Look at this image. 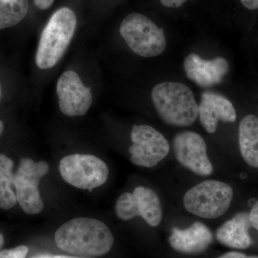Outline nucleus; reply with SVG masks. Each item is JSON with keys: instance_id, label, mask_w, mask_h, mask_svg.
<instances>
[{"instance_id": "obj_1", "label": "nucleus", "mask_w": 258, "mask_h": 258, "mask_svg": "<svg viewBox=\"0 0 258 258\" xmlns=\"http://www.w3.org/2000/svg\"><path fill=\"white\" fill-rule=\"evenodd\" d=\"M113 241L111 230L103 222L88 217L66 222L55 234L58 248L81 257L104 255L111 250Z\"/></svg>"}, {"instance_id": "obj_2", "label": "nucleus", "mask_w": 258, "mask_h": 258, "mask_svg": "<svg viewBox=\"0 0 258 258\" xmlns=\"http://www.w3.org/2000/svg\"><path fill=\"white\" fill-rule=\"evenodd\" d=\"M152 99L158 114L168 124L190 126L199 116V106L192 91L183 83L156 85L152 91Z\"/></svg>"}, {"instance_id": "obj_3", "label": "nucleus", "mask_w": 258, "mask_h": 258, "mask_svg": "<svg viewBox=\"0 0 258 258\" xmlns=\"http://www.w3.org/2000/svg\"><path fill=\"white\" fill-rule=\"evenodd\" d=\"M77 18L72 10L62 8L52 15L42 30L35 61L40 69H50L60 60L74 36Z\"/></svg>"}, {"instance_id": "obj_4", "label": "nucleus", "mask_w": 258, "mask_h": 258, "mask_svg": "<svg viewBox=\"0 0 258 258\" xmlns=\"http://www.w3.org/2000/svg\"><path fill=\"white\" fill-rule=\"evenodd\" d=\"M233 189L225 182L206 180L185 193L183 204L186 211L202 218L216 219L230 208Z\"/></svg>"}, {"instance_id": "obj_5", "label": "nucleus", "mask_w": 258, "mask_h": 258, "mask_svg": "<svg viewBox=\"0 0 258 258\" xmlns=\"http://www.w3.org/2000/svg\"><path fill=\"white\" fill-rule=\"evenodd\" d=\"M120 34L129 48L141 57H156L166 47L164 30L139 13H132L123 19Z\"/></svg>"}, {"instance_id": "obj_6", "label": "nucleus", "mask_w": 258, "mask_h": 258, "mask_svg": "<svg viewBox=\"0 0 258 258\" xmlns=\"http://www.w3.org/2000/svg\"><path fill=\"white\" fill-rule=\"evenodd\" d=\"M59 171L68 184L90 191L105 184L109 175L106 163L91 154L66 156L61 159Z\"/></svg>"}, {"instance_id": "obj_7", "label": "nucleus", "mask_w": 258, "mask_h": 258, "mask_svg": "<svg viewBox=\"0 0 258 258\" xmlns=\"http://www.w3.org/2000/svg\"><path fill=\"white\" fill-rule=\"evenodd\" d=\"M48 171L49 165L45 161L36 162L30 158H23L20 161L15 174V194L19 205L28 215H37L43 210L39 185Z\"/></svg>"}, {"instance_id": "obj_8", "label": "nucleus", "mask_w": 258, "mask_h": 258, "mask_svg": "<svg viewBox=\"0 0 258 258\" xmlns=\"http://www.w3.org/2000/svg\"><path fill=\"white\" fill-rule=\"evenodd\" d=\"M115 213L120 220L128 221L142 217L148 225L157 227L162 220V208L155 191L146 186H137L133 193L122 194L115 203Z\"/></svg>"}, {"instance_id": "obj_9", "label": "nucleus", "mask_w": 258, "mask_h": 258, "mask_svg": "<svg viewBox=\"0 0 258 258\" xmlns=\"http://www.w3.org/2000/svg\"><path fill=\"white\" fill-rule=\"evenodd\" d=\"M129 147L131 161L135 165L152 168L167 157L170 145L165 137L151 125H136L132 128Z\"/></svg>"}, {"instance_id": "obj_10", "label": "nucleus", "mask_w": 258, "mask_h": 258, "mask_svg": "<svg viewBox=\"0 0 258 258\" xmlns=\"http://www.w3.org/2000/svg\"><path fill=\"white\" fill-rule=\"evenodd\" d=\"M173 147L176 160L199 176H208L213 172L209 159L207 144L203 137L195 132H181L174 137Z\"/></svg>"}, {"instance_id": "obj_11", "label": "nucleus", "mask_w": 258, "mask_h": 258, "mask_svg": "<svg viewBox=\"0 0 258 258\" xmlns=\"http://www.w3.org/2000/svg\"><path fill=\"white\" fill-rule=\"evenodd\" d=\"M56 92L61 112L69 117L86 114L92 103L91 88L86 87L79 75L73 71H66L61 75Z\"/></svg>"}, {"instance_id": "obj_12", "label": "nucleus", "mask_w": 258, "mask_h": 258, "mask_svg": "<svg viewBox=\"0 0 258 258\" xmlns=\"http://www.w3.org/2000/svg\"><path fill=\"white\" fill-rule=\"evenodd\" d=\"M184 69L186 77L200 87L207 88L222 82L229 71V64L224 57L205 60L196 53L185 58Z\"/></svg>"}, {"instance_id": "obj_13", "label": "nucleus", "mask_w": 258, "mask_h": 258, "mask_svg": "<svg viewBox=\"0 0 258 258\" xmlns=\"http://www.w3.org/2000/svg\"><path fill=\"white\" fill-rule=\"evenodd\" d=\"M199 116L204 128L210 134L216 132L220 120L224 123H232L237 118L232 103L222 95L210 91L202 94Z\"/></svg>"}, {"instance_id": "obj_14", "label": "nucleus", "mask_w": 258, "mask_h": 258, "mask_svg": "<svg viewBox=\"0 0 258 258\" xmlns=\"http://www.w3.org/2000/svg\"><path fill=\"white\" fill-rule=\"evenodd\" d=\"M213 237L210 229L200 222H195L185 230L172 229L169 241L176 251L186 254L203 252L212 243Z\"/></svg>"}, {"instance_id": "obj_15", "label": "nucleus", "mask_w": 258, "mask_h": 258, "mask_svg": "<svg viewBox=\"0 0 258 258\" xmlns=\"http://www.w3.org/2000/svg\"><path fill=\"white\" fill-rule=\"evenodd\" d=\"M250 226L249 214L240 212L217 229V240L224 245L232 248H247L251 244L249 235Z\"/></svg>"}, {"instance_id": "obj_16", "label": "nucleus", "mask_w": 258, "mask_h": 258, "mask_svg": "<svg viewBox=\"0 0 258 258\" xmlns=\"http://www.w3.org/2000/svg\"><path fill=\"white\" fill-rule=\"evenodd\" d=\"M241 155L249 166L258 168V118L249 114L241 120L239 126Z\"/></svg>"}, {"instance_id": "obj_17", "label": "nucleus", "mask_w": 258, "mask_h": 258, "mask_svg": "<svg viewBox=\"0 0 258 258\" xmlns=\"http://www.w3.org/2000/svg\"><path fill=\"white\" fill-rule=\"evenodd\" d=\"M14 163L5 154H0V208L8 210L18 203L15 187Z\"/></svg>"}, {"instance_id": "obj_18", "label": "nucleus", "mask_w": 258, "mask_h": 258, "mask_svg": "<svg viewBox=\"0 0 258 258\" xmlns=\"http://www.w3.org/2000/svg\"><path fill=\"white\" fill-rule=\"evenodd\" d=\"M28 9V0H0V30L18 25Z\"/></svg>"}, {"instance_id": "obj_19", "label": "nucleus", "mask_w": 258, "mask_h": 258, "mask_svg": "<svg viewBox=\"0 0 258 258\" xmlns=\"http://www.w3.org/2000/svg\"><path fill=\"white\" fill-rule=\"evenodd\" d=\"M28 251V247L20 245L15 248L0 250V258H25Z\"/></svg>"}, {"instance_id": "obj_20", "label": "nucleus", "mask_w": 258, "mask_h": 258, "mask_svg": "<svg viewBox=\"0 0 258 258\" xmlns=\"http://www.w3.org/2000/svg\"><path fill=\"white\" fill-rule=\"evenodd\" d=\"M249 216L251 226L258 230V200L252 206V210L249 212Z\"/></svg>"}, {"instance_id": "obj_21", "label": "nucleus", "mask_w": 258, "mask_h": 258, "mask_svg": "<svg viewBox=\"0 0 258 258\" xmlns=\"http://www.w3.org/2000/svg\"><path fill=\"white\" fill-rule=\"evenodd\" d=\"M187 0H160L163 6L169 8H178L186 3Z\"/></svg>"}, {"instance_id": "obj_22", "label": "nucleus", "mask_w": 258, "mask_h": 258, "mask_svg": "<svg viewBox=\"0 0 258 258\" xmlns=\"http://www.w3.org/2000/svg\"><path fill=\"white\" fill-rule=\"evenodd\" d=\"M218 258H258V256H247L238 252H230L222 254Z\"/></svg>"}, {"instance_id": "obj_23", "label": "nucleus", "mask_w": 258, "mask_h": 258, "mask_svg": "<svg viewBox=\"0 0 258 258\" xmlns=\"http://www.w3.org/2000/svg\"><path fill=\"white\" fill-rule=\"evenodd\" d=\"M244 7L249 10L258 9V0H240Z\"/></svg>"}, {"instance_id": "obj_24", "label": "nucleus", "mask_w": 258, "mask_h": 258, "mask_svg": "<svg viewBox=\"0 0 258 258\" xmlns=\"http://www.w3.org/2000/svg\"><path fill=\"white\" fill-rule=\"evenodd\" d=\"M52 258H88L86 257H76V256H66V255H56Z\"/></svg>"}, {"instance_id": "obj_25", "label": "nucleus", "mask_w": 258, "mask_h": 258, "mask_svg": "<svg viewBox=\"0 0 258 258\" xmlns=\"http://www.w3.org/2000/svg\"><path fill=\"white\" fill-rule=\"evenodd\" d=\"M4 237H3V235L0 233V250H1L2 247H3V245H4Z\"/></svg>"}, {"instance_id": "obj_26", "label": "nucleus", "mask_w": 258, "mask_h": 258, "mask_svg": "<svg viewBox=\"0 0 258 258\" xmlns=\"http://www.w3.org/2000/svg\"><path fill=\"white\" fill-rule=\"evenodd\" d=\"M3 130H4V124H3V122L2 121V120L0 119V136L3 134Z\"/></svg>"}, {"instance_id": "obj_27", "label": "nucleus", "mask_w": 258, "mask_h": 258, "mask_svg": "<svg viewBox=\"0 0 258 258\" xmlns=\"http://www.w3.org/2000/svg\"><path fill=\"white\" fill-rule=\"evenodd\" d=\"M1 96H2V87H1V84H0V99H1Z\"/></svg>"}]
</instances>
